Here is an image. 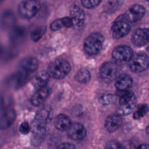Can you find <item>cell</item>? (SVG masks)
<instances>
[{
  "instance_id": "5bb4252c",
  "label": "cell",
  "mask_w": 149,
  "mask_h": 149,
  "mask_svg": "<svg viewBox=\"0 0 149 149\" xmlns=\"http://www.w3.org/2000/svg\"><path fill=\"white\" fill-rule=\"evenodd\" d=\"M51 91V88L49 87H45L43 88L38 90L31 98V104L34 106L40 105L49 96Z\"/></svg>"
},
{
  "instance_id": "ac0fdd59",
  "label": "cell",
  "mask_w": 149,
  "mask_h": 149,
  "mask_svg": "<svg viewBox=\"0 0 149 149\" xmlns=\"http://www.w3.org/2000/svg\"><path fill=\"white\" fill-rule=\"evenodd\" d=\"M72 123L70 118L64 114L58 115L54 120V125L56 129L62 132L68 131Z\"/></svg>"
},
{
  "instance_id": "5b68a950",
  "label": "cell",
  "mask_w": 149,
  "mask_h": 149,
  "mask_svg": "<svg viewBox=\"0 0 149 149\" xmlns=\"http://www.w3.org/2000/svg\"><path fill=\"white\" fill-rule=\"evenodd\" d=\"M40 8V3L37 0H25L19 4L18 13L23 18L30 19L37 14Z\"/></svg>"
},
{
  "instance_id": "3957f363",
  "label": "cell",
  "mask_w": 149,
  "mask_h": 149,
  "mask_svg": "<svg viewBox=\"0 0 149 149\" xmlns=\"http://www.w3.org/2000/svg\"><path fill=\"white\" fill-rule=\"evenodd\" d=\"M104 41V36L99 33H94L88 36L83 43L85 52L90 55H94L100 52Z\"/></svg>"
},
{
  "instance_id": "7c38bea8",
  "label": "cell",
  "mask_w": 149,
  "mask_h": 149,
  "mask_svg": "<svg viewBox=\"0 0 149 149\" xmlns=\"http://www.w3.org/2000/svg\"><path fill=\"white\" fill-rule=\"evenodd\" d=\"M70 12L74 28L77 30L81 29L84 24L85 19L83 10L78 6L74 5L70 8Z\"/></svg>"
},
{
  "instance_id": "6da1fadb",
  "label": "cell",
  "mask_w": 149,
  "mask_h": 149,
  "mask_svg": "<svg viewBox=\"0 0 149 149\" xmlns=\"http://www.w3.org/2000/svg\"><path fill=\"white\" fill-rule=\"evenodd\" d=\"M51 111L48 108H44L38 111L31 122L33 129L32 141L37 144L41 141L46 132V126L51 118Z\"/></svg>"
},
{
  "instance_id": "4fadbf2b",
  "label": "cell",
  "mask_w": 149,
  "mask_h": 149,
  "mask_svg": "<svg viewBox=\"0 0 149 149\" xmlns=\"http://www.w3.org/2000/svg\"><path fill=\"white\" fill-rule=\"evenodd\" d=\"M67 132L69 137L74 140H80L83 139L86 137L87 133L84 126L78 122L72 123Z\"/></svg>"
},
{
  "instance_id": "9a60e30c",
  "label": "cell",
  "mask_w": 149,
  "mask_h": 149,
  "mask_svg": "<svg viewBox=\"0 0 149 149\" xmlns=\"http://www.w3.org/2000/svg\"><path fill=\"white\" fill-rule=\"evenodd\" d=\"M122 119L119 114H112L108 116L105 121V127L109 132L116 130L122 125Z\"/></svg>"
},
{
  "instance_id": "7a4b0ae2",
  "label": "cell",
  "mask_w": 149,
  "mask_h": 149,
  "mask_svg": "<svg viewBox=\"0 0 149 149\" xmlns=\"http://www.w3.org/2000/svg\"><path fill=\"white\" fill-rule=\"evenodd\" d=\"M71 70V66L66 59L59 58L52 62L48 67L49 76L55 79H62L66 77Z\"/></svg>"
},
{
  "instance_id": "1f68e13d",
  "label": "cell",
  "mask_w": 149,
  "mask_h": 149,
  "mask_svg": "<svg viewBox=\"0 0 149 149\" xmlns=\"http://www.w3.org/2000/svg\"><path fill=\"white\" fill-rule=\"evenodd\" d=\"M135 149H149V144H143L139 146Z\"/></svg>"
},
{
  "instance_id": "f546056e",
  "label": "cell",
  "mask_w": 149,
  "mask_h": 149,
  "mask_svg": "<svg viewBox=\"0 0 149 149\" xmlns=\"http://www.w3.org/2000/svg\"><path fill=\"white\" fill-rule=\"evenodd\" d=\"M62 21L63 24V27L69 28L73 26V20L71 17H64L62 18Z\"/></svg>"
},
{
  "instance_id": "8fae6325",
  "label": "cell",
  "mask_w": 149,
  "mask_h": 149,
  "mask_svg": "<svg viewBox=\"0 0 149 149\" xmlns=\"http://www.w3.org/2000/svg\"><path fill=\"white\" fill-rule=\"evenodd\" d=\"M132 41L137 47H142L149 42V29H137L132 37Z\"/></svg>"
},
{
  "instance_id": "d6986e66",
  "label": "cell",
  "mask_w": 149,
  "mask_h": 149,
  "mask_svg": "<svg viewBox=\"0 0 149 149\" xmlns=\"http://www.w3.org/2000/svg\"><path fill=\"white\" fill-rule=\"evenodd\" d=\"M20 66L22 70L31 73L36 71L38 67V61L33 57H27L23 59L20 62Z\"/></svg>"
},
{
  "instance_id": "9c48e42d",
  "label": "cell",
  "mask_w": 149,
  "mask_h": 149,
  "mask_svg": "<svg viewBox=\"0 0 149 149\" xmlns=\"http://www.w3.org/2000/svg\"><path fill=\"white\" fill-rule=\"evenodd\" d=\"M146 13L144 7L139 4L132 5L122 16V17L126 22H136L141 20Z\"/></svg>"
},
{
  "instance_id": "7402d4cb",
  "label": "cell",
  "mask_w": 149,
  "mask_h": 149,
  "mask_svg": "<svg viewBox=\"0 0 149 149\" xmlns=\"http://www.w3.org/2000/svg\"><path fill=\"white\" fill-rule=\"evenodd\" d=\"M47 31V28L45 26H41L36 27L33 30L31 33V38L33 41L37 42L41 39L43 35Z\"/></svg>"
},
{
  "instance_id": "ffe728a7",
  "label": "cell",
  "mask_w": 149,
  "mask_h": 149,
  "mask_svg": "<svg viewBox=\"0 0 149 149\" xmlns=\"http://www.w3.org/2000/svg\"><path fill=\"white\" fill-rule=\"evenodd\" d=\"M15 117V112L9 109L3 113L1 117V127H6L9 126L14 120Z\"/></svg>"
},
{
  "instance_id": "83f0119b",
  "label": "cell",
  "mask_w": 149,
  "mask_h": 149,
  "mask_svg": "<svg viewBox=\"0 0 149 149\" xmlns=\"http://www.w3.org/2000/svg\"><path fill=\"white\" fill-rule=\"evenodd\" d=\"M105 149H123V148L119 142L111 140L107 143Z\"/></svg>"
},
{
  "instance_id": "cb8c5ba5",
  "label": "cell",
  "mask_w": 149,
  "mask_h": 149,
  "mask_svg": "<svg viewBox=\"0 0 149 149\" xmlns=\"http://www.w3.org/2000/svg\"><path fill=\"white\" fill-rule=\"evenodd\" d=\"M24 36V30L20 27H17L14 29L11 34V39L14 41H18L23 38Z\"/></svg>"
},
{
  "instance_id": "836d02e7",
  "label": "cell",
  "mask_w": 149,
  "mask_h": 149,
  "mask_svg": "<svg viewBox=\"0 0 149 149\" xmlns=\"http://www.w3.org/2000/svg\"><path fill=\"white\" fill-rule=\"evenodd\" d=\"M147 1H148V2H149V0H147Z\"/></svg>"
},
{
  "instance_id": "2e32d148",
  "label": "cell",
  "mask_w": 149,
  "mask_h": 149,
  "mask_svg": "<svg viewBox=\"0 0 149 149\" xmlns=\"http://www.w3.org/2000/svg\"><path fill=\"white\" fill-rule=\"evenodd\" d=\"M132 77L126 74H121L115 80V87L120 91L127 90L132 84Z\"/></svg>"
},
{
  "instance_id": "484cf974",
  "label": "cell",
  "mask_w": 149,
  "mask_h": 149,
  "mask_svg": "<svg viewBox=\"0 0 149 149\" xmlns=\"http://www.w3.org/2000/svg\"><path fill=\"white\" fill-rule=\"evenodd\" d=\"M115 97L112 94H104L100 98V102L101 104L104 105H109L114 102Z\"/></svg>"
},
{
  "instance_id": "52a82bcc",
  "label": "cell",
  "mask_w": 149,
  "mask_h": 149,
  "mask_svg": "<svg viewBox=\"0 0 149 149\" xmlns=\"http://www.w3.org/2000/svg\"><path fill=\"white\" fill-rule=\"evenodd\" d=\"M112 56L117 63H126L129 62L133 56V51L129 46L119 45L113 49L112 52Z\"/></svg>"
},
{
  "instance_id": "30bf717a",
  "label": "cell",
  "mask_w": 149,
  "mask_h": 149,
  "mask_svg": "<svg viewBox=\"0 0 149 149\" xmlns=\"http://www.w3.org/2000/svg\"><path fill=\"white\" fill-rule=\"evenodd\" d=\"M118 72L116 65L112 62L104 63L100 69V75L101 79L107 82L111 81L115 79Z\"/></svg>"
},
{
  "instance_id": "ba28073f",
  "label": "cell",
  "mask_w": 149,
  "mask_h": 149,
  "mask_svg": "<svg viewBox=\"0 0 149 149\" xmlns=\"http://www.w3.org/2000/svg\"><path fill=\"white\" fill-rule=\"evenodd\" d=\"M130 30V25L122 16L114 22L111 27V32L113 39H119L125 37L129 33Z\"/></svg>"
},
{
  "instance_id": "4316f807",
  "label": "cell",
  "mask_w": 149,
  "mask_h": 149,
  "mask_svg": "<svg viewBox=\"0 0 149 149\" xmlns=\"http://www.w3.org/2000/svg\"><path fill=\"white\" fill-rule=\"evenodd\" d=\"M63 27L62 19H58L53 21L50 24V29L52 31H58Z\"/></svg>"
},
{
  "instance_id": "4dcf8cb0",
  "label": "cell",
  "mask_w": 149,
  "mask_h": 149,
  "mask_svg": "<svg viewBox=\"0 0 149 149\" xmlns=\"http://www.w3.org/2000/svg\"><path fill=\"white\" fill-rule=\"evenodd\" d=\"M56 149H75V147L71 143H64L59 144Z\"/></svg>"
},
{
  "instance_id": "d6a6232c",
  "label": "cell",
  "mask_w": 149,
  "mask_h": 149,
  "mask_svg": "<svg viewBox=\"0 0 149 149\" xmlns=\"http://www.w3.org/2000/svg\"><path fill=\"white\" fill-rule=\"evenodd\" d=\"M146 132L148 134V135H149V125H148V126L146 128Z\"/></svg>"
},
{
  "instance_id": "e0dca14e",
  "label": "cell",
  "mask_w": 149,
  "mask_h": 149,
  "mask_svg": "<svg viewBox=\"0 0 149 149\" xmlns=\"http://www.w3.org/2000/svg\"><path fill=\"white\" fill-rule=\"evenodd\" d=\"M49 78V74L48 73L45 71H41L34 76L32 80V84L37 90L43 88L47 87Z\"/></svg>"
},
{
  "instance_id": "d4e9b609",
  "label": "cell",
  "mask_w": 149,
  "mask_h": 149,
  "mask_svg": "<svg viewBox=\"0 0 149 149\" xmlns=\"http://www.w3.org/2000/svg\"><path fill=\"white\" fill-rule=\"evenodd\" d=\"M102 0H81V5L86 8L91 9L97 6Z\"/></svg>"
},
{
  "instance_id": "603a6c76",
  "label": "cell",
  "mask_w": 149,
  "mask_h": 149,
  "mask_svg": "<svg viewBox=\"0 0 149 149\" xmlns=\"http://www.w3.org/2000/svg\"><path fill=\"white\" fill-rule=\"evenodd\" d=\"M148 107L146 104H141L139 105L133 113L134 119H139L143 117L148 112Z\"/></svg>"
},
{
  "instance_id": "277c9868",
  "label": "cell",
  "mask_w": 149,
  "mask_h": 149,
  "mask_svg": "<svg viewBox=\"0 0 149 149\" xmlns=\"http://www.w3.org/2000/svg\"><path fill=\"white\" fill-rule=\"evenodd\" d=\"M120 95L119 104L120 107L118 110L119 115H126L133 110L136 102V97L133 91L130 90L122 91Z\"/></svg>"
},
{
  "instance_id": "f1b7e54d",
  "label": "cell",
  "mask_w": 149,
  "mask_h": 149,
  "mask_svg": "<svg viewBox=\"0 0 149 149\" xmlns=\"http://www.w3.org/2000/svg\"><path fill=\"white\" fill-rule=\"evenodd\" d=\"M19 129L21 133L23 134H27L29 132L30 127L29 123L27 122H23L19 126Z\"/></svg>"
},
{
  "instance_id": "8992f818",
  "label": "cell",
  "mask_w": 149,
  "mask_h": 149,
  "mask_svg": "<svg viewBox=\"0 0 149 149\" xmlns=\"http://www.w3.org/2000/svg\"><path fill=\"white\" fill-rule=\"evenodd\" d=\"M128 66L133 72H142L149 66V57L145 54H136L128 62Z\"/></svg>"
},
{
  "instance_id": "44dd1931",
  "label": "cell",
  "mask_w": 149,
  "mask_h": 149,
  "mask_svg": "<svg viewBox=\"0 0 149 149\" xmlns=\"http://www.w3.org/2000/svg\"><path fill=\"white\" fill-rule=\"evenodd\" d=\"M91 73L88 70L85 68L80 69L75 76L76 80L81 83H87L91 79Z\"/></svg>"
}]
</instances>
